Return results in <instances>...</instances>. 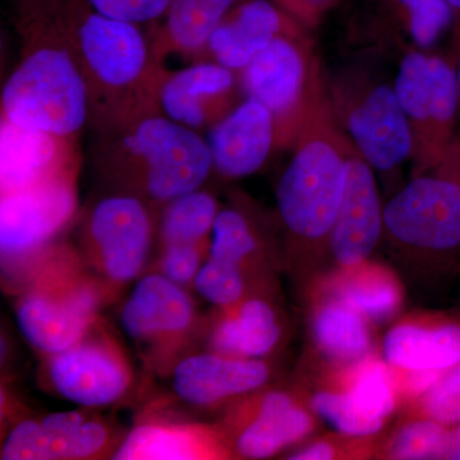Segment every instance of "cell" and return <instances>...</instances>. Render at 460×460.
<instances>
[{
	"mask_svg": "<svg viewBox=\"0 0 460 460\" xmlns=\"http://www.w3.org/2000/svg\"><path fill=\"white\" fill-rule=\"evenodd\" d=\"M320 419L301 389H263L229 405L220 425L234 458L268 459L314 436Z\"/></svg>",
	"mask_w": 460,
	"mask_h": 460,
	"instance_id": "7",
	"label": "cell"
},
{
	"mask_svg": "<svg viewBox=\"0 0 460 460\" xmlns=\"http://www.w3.org/2000/svg\"><path fill=\"white\" fill-rule=\"evenodd\" d=\"M90 7L102 16L145 25L165 16L172 0H87Z\"/></svg>",
	"mask_w": 460,
	"mask_h": 460,
	"instance_id": "35",
	"label": "cell"
},
{
	"mask_svg": "<svg viewBox=\"0 0 460 460\" xmlns=\"http://www.w3.org/2000/svg\"><path fill=\"white\" fill-rule=\"evenodd\" d=\"M66 18L89 87L90 126L95 131L157 104L168 69L157 65L140 26L102 16L87 0L81 8H66Z\"/></svg>",
	"mask_w": 460,
	"mask_h": 460,
	"instance_id": "4",
	"label": "cell"
},
{
	"mask_svg": "<svg viewBox=\"0 0 460 460\" xmlns=\"http://www.w3.org/2000/svg\"><path fill=\"white\" fill-rule=\"evenodd\" d=\"M20 57L2 90V119L78 140L90 126L89 87L66 26V8L21 22Z\"/></svg>",
	"mask_w": 460,
	"mask_h": 460,
	"instance_id": "2",
	"label": "cell"
},
{
	"mask_svg": "<svg viewBox=\"0 0 460 460\" xmlns=\"http://www.w3.org/2000/svg\"><path fill=\"white\" fill-rule=\"evenodd\" d=\"M93 163L111 192L165 206L201 189L213 171L202 133L174 122L157 104L95 131Z\"/></svg>",
	"mask_w": 460,
	"mask_h": 460,
	"instance_id": "1",
	"label": "cell"
},
{
	"mask_svg": "<svg viewBox=\"0 0 460 460\" xmlns=\"http://www.w3.org/2000/svg\"><path fill=\"white\" fill-rule=\"evenodd\" d=\"M208 252L210 259L239 266L250 274L261 257V241L243 211L222 208L215 219Z\"/></svg>",
	"mask_w": 460,
	"mask_h": 460,
	"instance_id": "29",
	"label": "cell"
},
{
	"mask_svg": "<svg viewBox=\"0 0 460 460\" xmlns=\"http://www.w3.org/2000/svg\"><path fill=\"white\" fill-rule=\"evenodd\" d=\"M196 292L219 310L237 305L248 295V274L239 266L208 257L193 281Z\"/></svg>",
	"mask_w": 460,
	"mask_h": 460,
	"instance_id": "32",
	"label": "cell"
},
{
	"mask_svg": "<svg viewBox=\"0 0 460 460\" xmlns=\"http://www.w3.org/2000/svg\"><path fill=\"white\" fill-rule=\"evenodd\" d=\"M195 321V305L183 287L162 272L137 281L120 310V325L142 347L180 341Z\"/></svg>",
	"mask_w": 460,
	"mask_h": 460,
	"instance_id": "18",
	"label": "cell"
},
{
	"mask_svg": "<svg viewBox=\"0 0 460 460\" xmlns=\"http://www.w3.org/2000/svg\"><path fill=\"white\" fill-rule=\"evenodd\" d=\"M307 115L295 155L278 183L277 205L299 263L316 277L320 260L329 255L352 144L341 137L326 108Z\"/></svg>",
	"mask_w": 460,
	"mask_h": 460,
	"instance_id": "3",
	"label": "cell"
},
{
	"mask_svg": "<svg viewBox=\"0 0 460 460\" xmlns=\"http://www.w3.org/2000/svg\"><path fill=\"white\" fill-rule=\"evenodd\" d=\"M77 140L31 131L2 119L0 184L2 195L29 189L78 171Z\"/></svg>",
	"mask_w": 460,
	"mask_h": 460,
	"instance_id": "21",
	"label": "cell"
},
{
	"mask_svg": "<svg viewBox=\"0 0 460 460\" xmlns=\"http://www.w3.org/2000/svg\"><path fill=\"white\" fill-rule=\"evenodd\" d=\"M280 30L277 9L266 0H252L242 5L230 20L224 18L199 60H211L232 71H242L280 35Z\"/></svg>",
	"mask_w": 460,
	"mask_h": 460,
	"instance_id": "25",
	"label": "cell"
},
{
	"mask_svg": "<svg viewBox=\"0 0 460 460\" xmlns=\"http://www.w3.org/2000/svg\"><path fill=\"white\" fill-rule=\"evenodd\" d=\"M380 353L394 367L447 370L460 361V316L429 311L401 314L387 328Z\"/></svg>",
	"mask_w": 460,
	"mask_h": 460,
	"instance_id": "19",
	"label": "cell"
},
{
	"mask_svg": "<svg viewBox=\"0 0 460 460\" xmlns=\"http://www.w3.org/2000/svg\"><path fill=\"white\" fill-rule=\"evenodd\" d=\"M271 367L265 359L208 352L186 357L172 371V389L187 404L215 408L233 404L268 385Z\"/></svg>",
	"mask_w": 460,
	"mask_h": 460,
	"instance_id": "17",
	"label": "cell"
},
{
	"mask_svg": "<svg viewBox=\"0 0 460 460\" xmlns=\"http://www.w3.org/2000/svg\"><path fill=\"white\" fill-rule=\"evenodd\" d=\"M378 436L362 438L335 434L311 436L299 444L286 459L290 460H365L376 459Z\"/></svg>",
	"mask_w": 460,
	"mask_h": 460,
	"instance_id": "33",
	"label": "cell"
},
{
	"mask_svg": "<svg viewBox=\"0 0 460 460\" xmlns=\"http://www.w3.org/2000/svg\"><path fill=\"white\" fill-rule=\"evenodd\" d=\"M383 235L384 206L374 168L352 145L343 198L330 235L329 255L334 265L363 261L370 259Z\"/></svg>",
	"mask_w": 460,
	"mask_h": 460,
	"instance_id": "12",
	"label": "cell"
},
{
	"mask_svg": "<svg viewBox=\"0 0 460 460\" xmlns=\"http://www.w3.org/2000/svg\"><path fill=\"white\" fill-rule=\"evenodd\" d=\"M410 17V33L414 44L429 48L440 39L452 23L453 8L447 0H396Z\"/></svg>",
	"mask_w": 460,
	"mask_h": 460,
	"instance_id": "34",
	"label": "cell"
},
{
	"mask_svg": "<svg viewBox=\"0 0 460 460\" xmlns=\"http://www.w3.org/2000/svg\"><path fill=\"white\" fill-rule=\"evenodd\" d=\"M235 84V71L211 60L168 69L157 90V107L174 122L204 133L232 111Z\"/></svg>",
	"mask_w": 460,
	"mask_h": 460,
	"instance_id": "14",
	"label": "cell"
},
{
	"mask_svg": "<svg viewBox=\"0 0 460 460\" xmlns=\"http://www.w3.org/2000/svg\"><path fill=\"white\" fill-rule=\"evenodd\" d=\"M213 171L237 180L261 169L277 141L274 117L261 102L246 98L205 132Z\"/></svg>",
	"mask_w": 460,
	"mask_h": 460,
	"instance_id": "20",
	"label": "cell"
},
{
	"mask_svg": "<svg viewBox=\"0 0 460 460\" xmlns=\"http://www.w3.org/2000/svg\"><path fill=\"white\" fill-rule=\"evenodd\" d=\"M77 172L2 195L0 248L4 261L35 257L77 213Z\"/></svg>",
	"mask_w": 460,
	"mask_h": 460,
	"instance_id": "10",
	"label": "cell"
},
{
	"mask_svg": "<svg viewBox=\"0 0 460 460\" xmlns=\"http://www.w3.org/2000/svg\"><path fill=\"white\" fill-rule=\"evenodd\" d=\"M100 304L98 288L66 272L44 274L16 305L17 325L38 352L50 357L89 334Z\"/></svg>",
	"mask_w": 460,
	"mask_h": 460,
	"instance_id": "8",
	"label": "cell"
},
{
	"mask_svg": "<svg viewBox=\"0 0 460 460\" xmlns=\"http://www.w3.org/2000/svg\"><path fill=\"white\" fill-rule=\"evenodd\" d=\"M456 81H458V102H459V115H460V44L456 47Z\"/></svg>",
	"mask_w": 460,
	"mask_h": 460,
	"instance_id": "39",
	"label": "cell"
},
{
	"mask_svg": "<svg viewBox=\"0 0 460 460\" xmlns=\"http://www.w3.org/2000/svg\"><path fill=\"white\" fill-rule=\"evenodd\" d=\"M48 378L58 394L80 407H107L122 399L132 370L120 348L107 338H87L48 357Z\"/></svg>",
	"mask_w": 460,
	"mask_h": 460,
	"instance_id": "11",
	"label": "cell"
},
{
	"mask_svg": "<svg viewBox=\"0 0 460 460\" xmlns=\"http://www.w3.org/2000/svg\"><path fill=\"white\" fill-rule=\"evenodd\" d=\"M239 347L243 358L265 359L280 347L283 316L278 305L261 293H248L234 305Z\"/></svg>",
	"mask_w": 460,
	"mask_h": 460,
	"instance_id": "28",
	"label": "cell"
},
{
	"mask_svg": "<svg viewBox=\"0 0 460 460\" xmlns=\"http://www.w3.org/2000/svg\"><path fill=\"white\" fill-rule=\"evenodd\" d=\"M314 278L376 326L393 323L404 307L405 287L401 277L371 257L350 265H334L332 270Z\"/></svg>",
	"mask_w": 460,
	"mask_h": 460,
	"instance_id": "24",
	"label": "cell"
},
{
	"mask_svg": "<svg viewBox=\"0 0 460 460\" xmlns=\"http://www.w3.org/2000/svg\"><path fill=\"white\" fill-rule=\"evenodd\" d=\"M109 431L104 423L80 411H63L41 420H25L3 443V460L90 459L105 452Z\"/></svg>",
	"mask_w": 460,
	"mask_h": 460,
	"instance_id": "16",
	"label": "cell"
},
{
	"mask_svg": "<svg viewBox=\"0 0 460 460\" xmlns=\"http://www.w3.org/2000/svg\"><path fill=\"white\" fill-rule=\"evenodd\" d=\"M118 460H208L234 458L220 426L147 422L127 435L113 456Z\"/></svg>",
	"mask_w": 460,
	"mask_h": 460,
	"instance_id": "23",
	"label": "cell"
},
{
	"mask_svg": "<svg viewBox=\"0 0 460 460\" xmlns=\"http://www.w3.org/2000/svg\"><path fill=\"white\" fill-rule=\"evenodd\" d=\"M394 89L413 138V175L432 171L458 137L456 66L444 58L411 51L402 59Z\"/></svg>",
	"mask_w": 460,
	"mask_h": 460,
	"instance_id": "6",
	"label": "cell"
},
{
	"mask_svg": "<svg viewBox=\"0 0 460 460\" xmlns=\"http://www.w3.org/2000/svg\"><path fill=\"white\" fill-rule=\"evenodd\" d=\"M219 210V205L214 196L201 189L168 202L164 206L160 223V239L163 246H208Z\"/></svg>",
	"mask_w": 460,
	"mask_h": 460,
	"instance_id": "27",
	"label": "cell"
},
{
	"mask_svg": "<svg viewBox=\"0 0 460 460\" xmlns=\"http://www.w3.org/2000/svg\"><path fill=\"white\" fill-rule=\"evenodd\" d=\"M401 416L423 417L453 426L460 422V361L441 372L434 385L405 405Z\"/></svg>",
	"mask_w": 460,
	"mask_h": 460,
	"instance_id": "31",
	"label": "cell"
},
{
	"mask_svg": "<svg viewBox=\"0 0 460 460\" xmlns=\"http://www.w3.org/2000/svg\"><path fill=\"white\" fill-rule=\"evenodd\" d=\"M384 235L436 262L460 257V137L432 171L413 178L384 206Z\"/></svg>",
	"mask_w": 460,
	"mask_h": 460,
	"instance_id": "5",
	"label": "cell"
},
{
	"mask_svg": "<svg viewBox=\"0 0 460 460\" xmlns=\"http://www.w3.org/2000/svg\"><path fill=\"white\" fill-rule=\"evenodd\" d=\"M438 460H460V422L447 426Z\"/></svg>",
	"mask_w": 460,
	"mask_h": 460,
	"instance_id": "37",
	"label": "cell"
},
{
	"mask_svg": "<svg viewBox=\"0 0 460 460\" xmlns=\"http://www.w3.org/2000/svg\"><path fill=\"white\" fill-rule=\"evenodd\" d=\"M235 0H172L164 23L150 39L157 65L166 68L169 57L198 62L208 39L223 22ZM168 69V68H166Z\"/></svg>",
	"mask_w": 460,
	"mask_h": 460,
	"instance_id": "26",
	"label": "cell"
},
{
	"mask_svg": "<svg viewBox=\"0 0 460 460\" xmlns=\"http://www.w3.org/2000/svg\"><path fill=\"white\" fill-rule=\"evenodd\" d=\"M354 147L374 169L389 172L411 156L410 123L394 86L374 84L357 96L345 113Z\"/></svg>",
	"mask_w": 460,
	"mask_h": 460,
	"instance_id": "13",
	"label": "cell"
},
{
	"mask_svg": "<svg viewBox=\"0 0 460 460\" xmlns=\"http://www.w3.org/2000/svg\"><path fill=\"white\" fill-rule=\"evenodd\" d=\"M205 246L195 244H169L163 246L160 272L181 287L193 284L202 265Z\"/></svg>",
	"mask_w": 460,
	"mask_h": 460,
	"instance_id": "36",
	"label": "cell"
},
{
	"mask_svg": "<svg viewBox=\"0 0 460 460\" xmlns=\"http://www.w3.org/2000/svg\"><path fill=\"white\" fill-rule=\"evenodd\" d=\"M447 429L423 417L401 416L394 428L378 438L376 459L438 460Z\"/></svg>",
	"mask_w": 460,
	"mask_h": 460,
	"instance_id": "30",
	"label": "cell"
},
{
	"mask_svg": "<svg viewBox=\"0 0 460 460\" xmlns=\"http://www.w3.org/2000/svg\"><path fill=\"white\" fill-rule=\"evenodd\" d=\"M151 205L111 192L93 204L84 223L87 252L104 279L123 286L140 275L154 238Z\"/></svg>",
	"mask_w": 460,
	"mask_h": 460,
	"instance_id": "9",
	"label": "cell"
},
{
	"mask_svg": "<svg viewBox=\"0 0 460 460\" xmlns=\"http://www.w3.org/2000/svg\"><path fill=\"white\" fill-rule=\"evenodd\" d=\"M241 83L247 98L270 111L277 140L293 115L298 113L304 95L305 60L292 41L278 36L242 69Z\"/></svg>",
	"mask_w": 460,
	"mask_h": 460,
	"instance_id": "22",
	"label": "cell"
},
{
	"mask_svg": "<svg viewBox=\"0 0 460 460\" xmlns=\"http://www.w3.org/2000/svg\"><path fill=\"white\" fill-rule=\"evenodd\" d=\"M450 7L453 8L454 14H456L459 21L458 35H456V47L460 44V0H447Z\"/></svg>",
	"mask_w": 460,
	"mask_h": 460,
	"instance_id": "38",
	"label": "cell"
},
{
	"mask_svg": "<svg viewBox=\"0 0 460 460\" xmlns=\"http://www.w3.org/2000/svg\"><path fill=\"white\" fill-rule=\"evenodd\" d=\"M307 323L314 362L350 365L380 350L376 325L317 278L307 286Z\"/></svg>",
	"mask_w": 460,
	"mask_h": 460,
	"instance_id": "15",
	"label": "cell"
}]
</instances>
